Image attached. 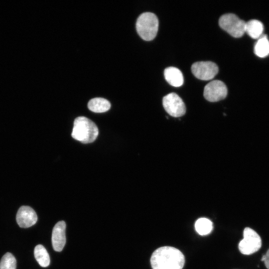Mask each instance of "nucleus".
Listing matches in <instances>:
<instances>
[{
    "instance_id": "1",
    "label": "nucleus",
    "mask_w": 269,
    "mask_h": 269,
    "mask_svg": "<svg viewBox=\"0 0 269 269\" xmlns=\"http://www.w3.org/2000/svg\"><path fill=\"white\" fill-rule=\"evenodd\" d=\"M185 258L181 251L172 247H161L154 251L150 258L152 269H182Z\"/></svg>"
},
{
    "instance_id": "2",
    "label": "nucleus",
    "mask_w": 269,
    "mask_h": 269,
    "mask_svg": "<svg viewBox=\"0 0 269 269\" xmlns=\"http://www.w3.org/2000/svg\"><path fill=\"white\" fill-rule=\"evenodd\" d=\"M98 134L97 126L89 119L80 116L75 119L71 134L75 139L84 143H91L96 140Z\"/></svg>"
},
{
    "instance_id": "3",
    "label": "nucleus",
    "mask_w": 269,
    "mask_h": 269,
    "mask_svg": "<svg viewBox=\"0 0 269 269\" xmlns=\"http://www.w3.org/2000/svg\"><path fill=\"white\" fill-rule=\"evenodd\" d=\"M136 29L142 39L146 41L153 39L158 29V20L157 16L150 12L142 13L137 19Z\"/></svg>"
},
{
    "instance_id": "4",
    "label": "nucleus",
    "mask_w": 269,
    "mask_h": 269,
    "mask_svg": "<svg viewBox=\"0 0 269 269\" xmlns=\"http://www.w3.org/2000/svg\"><path fill=\"white\" fill-rule=\"evenodd\" d=\"M219 26L235 38L242 37L245 32L246 22L233 13L222 15L219 20Z\"/></svg>"
},
{
    "instance_id": "5",
    "label": "nucleus",
    "mask_w": 269,
    "mask_h": 269,
    "mask_svg": "<svg viewBox=\"0 0 269 269\" xmlns=\"http://www.w3.org/2000/svg\"><path fill=\"white\" fill-rule=\"evenodd\" d=\"M243 239L239 242L240 252L246 255L257 252L261 247L262 240L258 234L253 229L246 227L243 232Z\"/></svg>"
},
{
    "instance_id": "6",
    "label": "nucleus",
    "mask_w": 269,
    "mask_h": 269,
    "mask_svg": "<svg viewBox=\"0 0 269 269\" xmlns=\"http://www.w3.org/2000/svg\"><path fill=\"white\" fill-rule=\"evenodd\" d=\"M162 104L166 112L173 117H181L186 112V107L183 101L175 93H171L164 96L162 100Z\"/></svg>"
},
{
    "instance_id": "7",
    "label": "nucleus",
    "mask_w": 269,
    "mask_h": 269,
    "mask_svg": "<svg viewBox=\"0 0 269 269\" xmlns=\"http://www.w3.org/2000/svg\"><path fill=\"white\" fill-rule=\"evenodd\" d=\"M193 74L202 80H209L214 78L219 69L216 63L211 61H200L193 63L191 66Z\"/></svg>"
},
{
    "instance_id": "8",
    "label": "nucleus",
    "mask_w": 269,
    "mask_h": 269,
    "mask_svg": "<svg viewBox=\"0 0 269 269\" xmlns=\"http://www.w3.org/2000/svg\"><path fill=\"white\" fill-rule=\"evenodd\" d=\"M227 93V88L224 83L220 80H215L205 86L203 95L207 101L215 102L224 99Z\"/></svg>"
},
{
    "instance_id": "9",
    "label": "nucleus",
    "mask_w": 269,
    "mask_h": 269,
    "mask_svg": "<svg viewBox=\"0 0 269 269\" xmlns=\"http://www.w3.org/2000/svg\"><path fill=\"white\" fill-rule=\"evenodd\" d=\"M16 220L21 228H26L34 225L37 220L35 211L28 206H22L17 211Z\"/></svg>"
},
{
    "instance_id": "10",
    "label": "nucleus",
    "mask_w": 269,
    "mask_h": 269,
    "mask_svg": "<svg viewBox=\"0 0 269 269\" xmlns=\"http://www.w3.org/2000/svg\"><path fill=\"white\" fill-rule=\"evenodd\" d=\"M66 224L63 221L57 222L53 227L52 233V244L54 251L61 252L66 243Z\"/></svg>"
},
{
    "instance_id": "11",
    "label": "nucleus",
    "mask_w": 269,
    "mask_h": 269,
    "mask_svg": "<svg viewBox=\"0 0 269 269\" xmlns=\"http://www.w3.org/2000/svg\"><path fill=\"white\" fill-rule=\"evenodd\" d=\"M164 75L166 81L173 87H180L184 82L181 71L174 67H169L164 70Z\"/></svg>"
},
{
    "instance_id": "12",
    "label": "nucleus",
    "mask_w": 269,
    "mask_h": 269,
    "mask_svg": "<svg viewBox=\"0 0 269 269\" xmlns=\"http://www.w3.org/2000/svg\"><path fill=\"white\" fill-rule=\"evenodd\" d=\"M263 31V24L258 20L252 19L246 22L245 32L253 39H259Z\"/></svg>"
},
{
    "instance_id": "13",
    "label": "nucleus",
    "mask_w": 269,
    "mask_h": 269,
    "mask_svg": "<svg viewBox=\"0 0 269 269\" xmlns=\"http://www.w3.org/2000/svg\"><path fill=\"white\" fill-rule=\"evenodd\" d=\"M88 108L90 111L95 113H104L110 109L111 104L105 99L95 98L89 101Z\"/></svg>"
},
{
    "instance_id": "14",
    "label": "nucleus",
    "mask_w": 269,
    "mask_h": 269,
    "mask_svg": "<svg viewBox=\"0 0 269 269\" xmlns=\"http://www.w3.org/2000/svg\"><path fill=\"white\" fill-rule=\"evenodd\" d=\"M255 54L261 58L269 55V40L265 35H262L258 40L254 47Z\"/></svg>"
},
{
    "instance_id": "15",
    "label": "nucleus",
    "mask_w": 269,
    "mask_h": 269,
    "mask_svg": "<svg viewBox=\"0 0 269 269\" xmlns=\"http://www.w3.org/2000/svg\"><path fill=\"white\" fill-rule=\"evenodd\" d=\"M34 257L42 267H48L50 262V257L46 249L42 245H37L34 250Z\"/></svg>"
},
{
    "instance_id": "16",
    "label": "nucleus",
    "mask_w": 269,
    "mask_h": 269,
    "mask_svg": "<svg viewBox=\"0 0 269 269\" xmlns=\"http://www.w3.org/2000/svg\"><path fill=\"white\" fill-rule=\"evenodd\" d=\"M195 228L196 232L200 235H206L212 231L213 224L209 219L201 218L196 221Z\"/></svg>"
},
{
    "instance_id": "17",
    "label": "nucleus",
    "mask_w": 269,
    "mask_h": 269,
    "mask_svg": "<svg viewBox=\"0 0 269 269\" xmlns=\"http://www.w3.org/2000/svg\"><path fill=\"white\" fill-rule=\"evenodd\" d=\"M16 261L10 253H5L0 262V269H16Z\"/></svg>"
},
{
    "instance_id": "18",
    "label": "nucleus",
    "mask_w": 269,
    "mask_h": 269,
    "mask_svg": "<svg viewBox=\"0 0 269 269\" xmlns=\"http://www.w3.org/2000/svg\"><path fill=\"white\" fill-rule=\"evenodd\" d=\"M265 266L268 269H269V249L265 255Z\"/></svg>"
}]
</instances>
